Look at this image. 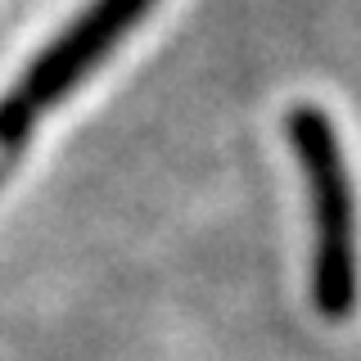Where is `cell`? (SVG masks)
Wrapping results in <instances>:
<instances>
[{
  "instance_id": "obj_1",
  "label": "cell",
  "mask_w": 361,
  "mask_h": 361,
  "mask_svg": "<svg viewBox=\"0 0 361 361\" xmlns=\"http://www.w3.org/2000/svg\"><path fill=\"white\" fill-rule=\"evenodd\" d=\"M289 140L312 203V302L330 321H348L361 302V244L343 145L330 113L316 104H298L289 113Z\"/></svg>"
},
{
  "instance_id": "obj_2",
  "label": "cell",
  "mask_w": 361,
  "mask_h": 361,
  "mask_svg": "<svg viewBox=\"0 0 361 361\" xmlns=\"http://www.w3.org/2000/svg\"><path fill=\"white\" fill-rule=\"evenodd\" d=\"M149 9H154V0H95V5L23 73V82L0 99V149H14L23 135H27L32 122H37L59 95H68V90L82 82L90 68L122 41V32H127L135 18H145Z\"/></svg>"
}]
</instances>
